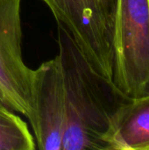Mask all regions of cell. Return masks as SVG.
I'll return each mask as SVG.
<instances>
[{"label": "cell", "instance_id": "cell-1", "mask_svg": "<svg viewBox=\"0 0 149 150\" xmlns=\"http://www.w3.org/2000/svg\"><path fill=\"white\" fill-rule=\"evenodd\" d=\"M57 26L66 100L61 150H107L112 118L128 99L91 69L70 34L60 24Z\"/></svg>", "mask_w": 149, "mask_h": 150}, {"label": "cell", "instance_id": "cell-4", "mask_svg": "<svg viewBox=\"0 0 149 150\" xmlns=\"http://www.w3.org/2000/svg\"><path fill=\"white\" fill-rule=\"evenodd\" d=\"M22 0H0V96L12 111L29 118L34 69L22 52Z\"/></svg>", "mask_w": 149, "mask_h": 150}, {"label": "cell", "instance_id": "cell-8", "mask_svg": "<svg viewBox=\"0 0 149 150\" xmlns=\"http://www.w3.org/2000/svg\"><path fill=\"white\" fill-rule=\"evenodd\" d=\"M107 14L109 15V17L112 19V17H113V11H114V4H115V0H101Z\"/></svg>", "mask_w": 149, "mask_h": 150}, {"label": "cell", "instance_id": "cell-2", "mask_svg": "<svg viewBox=\"0 0 149 150\" xmlns=\"http://www.w3.org/2000/svg\"><path fill=\"white\" fill-rule=\"evenodd\" d=\"M112 83L126 99L149 95V0H115Z\"/></svg>", "mask_w": 149, "mask_h": 150}, {"label": "cell", "instance_id": "cell-9", "mask_svg": "<svg viewBox=\"0 0 149 150\" xmlns=\"http://www.w3.org/2000/svg\"><path fill=\"white\" fill-rule=\"evenodd\" d=\"M0 108H9V107L5 105V103L4 102V100L2 99L1 96H0ZM9 109H10V108H9Z\"/></svg>", "mask_w": 149, "mask_h": 150}, {"label": "cell", "instance_id": "cell-5", "mask_svg": "<svg viewBox=\"0 0 149 150\" xmlns=\"http://www.w3.org/2000/svg\"><path fill=\"white\" fill-rule=\"evenodd\" d=\"M27 120L37 149L61 150L66 123V100L59 54L34 69L32 112Z\"/></svg>", "mask_w": 149, "mask_h": 150}, {"label": "cell", "instance_id": "cell-6", "mask_svg": "<svg viewBox=\"0 0 149 150\" xmlns=\"http://www.w3.org/2000/svg\"><path fill=\"white\" fill-rule=\"evenodd\" d=\"M107 150H149V95L124 101L105 137Z\"/></svg>", "mask_w": 149, "mask_h": 150}, {"label": "cell", "instance_id": "cell-7", "mask_svg": "<svg viewBox=\"0 0 149 150\" xmlns=\"http://www.w3.org/2000/svg\"><path fill=\"white\" fill-rule=\"evenodd\" d=\"M35 140L28 125L9 108H0V150H34Z\"/></svg>", "mask_w": 149, "mask_h": 150}, {"label": "cell", "instance_id": "cell-3", "mask_svg": "<svg viewBox=\"0 0 149 150\" xmlns=\"http://www.w3.org/2000/svg\"><path fill=\"white\" fill-rule=\"evenodd\" d=\"M91 69L112 83V22L101 0H42Z\"/></svg>", "mask_w": 149, "mask_h": 150}]
</instances>
